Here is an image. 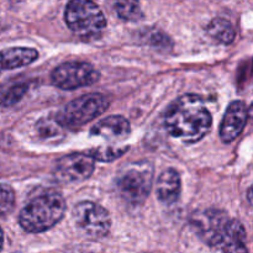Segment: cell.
<instances>
[{
  "label": "cell",
  "mask_w": 253,
  "mask_h": 253,
  "mask_svg": "<svg viewBox=\"0 0 253 253\" xmlns=\"http://www.w3.org/2000/svg\"><path fill=\"white\" fill-rule=\"evenodd\" d=\"M130 132V123L127 119L121 115H110L98 121L91 127L90 135L109 142H119L126 140Z\"/></svg>",
  "instance_id": "obj_11"
},
{
  "label": "cell",
  "mask_w": 253,
  "mask_h": 253,
  "mask_svg": "<svg viewBox=\"0 0 253 253\" xmlns=\"http://www.w3.org/2000/svg\"><path fill=\"white\" fill-rule=\"evenodd\" d=\"M100 73L93 64L82 61H69L59 64L52 71L51 82L63 90H74L82 86L93 85Z\"/></svg>",
  "instance_id": "obj_7"
},
{
  "label": "cell",
  "mask_w": 253,
  "mask_h": 253,
  "mask_svg": "<svg viewBox=\"0 0 253 253\" xmlns=\"http://www.w3.org/2000/svg\"><path fill=\"white\" fill-rule=\"evenodd\" d=\"M211 125V114L204 100L195 94H185L175 99L165 114V126L169 135L188 143L202 140Z\"/></svg>",
  "instance_id": "obj_1"
},
{
  "label": "cell",
  "mask_w": 253,
  "mask_h": 253,
  "mask_svg": "<svg viewBox=\"0 0 253 253\" xmlns=\"http://www.w3.org/2000/svg\"><path fill=\"white\" fill-rule=\"evenodd\" d=\"M27 91V85L26 84H17V85L11 86V88L7 89L6 91L2 93L1 96V105L4 106H10L16 104L22 96L25 95V93Z\"/></svg>",
  "instance_id": "obj_17"
},
{
  "label": "cell",
  "mask_w": 253,
  "mask_h": 253,
  "mask_svg": "<svg viewBox=\"0 0 253 253\" xmlns=\"http://www.w3.org/2000/svg\"><path fill=\"white\" fill-rule=\"evenodd\" d=\"M153 169L150 163H135L119 177L118 190L121 198L131 205L142 204L152 187Z\"/></svg>",
  "instance_id": "obj_6"
},
{
  "label": "cell",
  "mask_w": 253,
  "mask_h": 253,
  "mask_svg": "<svg viewBox=\"0 0 253 253\" xmlns=\"http://www.w3.org/2000/svg\"><path fill=\"white\" fill-rule=\"evenodd\" d=\"M62 126L57 123V120H41L37 123V131L40 136L43 138H52L59 135V130Z\"/></svg>",
  "instance_id": "obj_19"
},
{
  "label": "cell",
  "mask_w": 253,
  "mask_h": 253,
  "mask_svg": "<svg viewBox=\"0 0 253 253\" xmlns=\"http://www.w3.org/2000/svg\"><path fill=\"white\" fill-rule=\"evenodd\" d=\"M73 219L77 226L93 239H101L110 231V215L105 208L96 203H78L73 209Z\"/></svg>",
  "instance_id": "obj_8"
},
{
  "label": "cell",
  "mask_w": 253,
  "mask_h": 253,
  "mask_svg": "<svg viewBox=\"0 0 253 253\" xmlns=\"http://www.w3.org/2000/svg\"><path fill=\"white\" fill-rule=\"evenodd\" d=\"M249 114H250V116H251V118L253 119V104L251 105V108H250V111H249Z\"/></svg>",
  "instance_id": "obj_22"
},
{
  "label": "cell",
  "mask_w": 253,
  "mask_h": 253,
  "mask_svg": "<svg viewBox=\"0 0 253 253\" xmlns=\"http://www.w3.org/2000/svg\"><path fill=\"white\" fill-rule=\"evenodd\" d=\"M95 160L85 153H72L64 156L54 167L56 179L62 183H73L85 180L93 174Z\"/></svg>",
  "instance_id": "obj_9"
},
{
  "label": "cell",
  "mask_w": 253,
  "mask_h": 253,
  "mask_svg": "<svg viewBox=\"0 0 253 253\" xmlns=\"http://www.w3.org/2000/svg\"><path fill=\"white\" fill-rule=\"evenodd\" d=\"M15 204V193L10 185L2 183L1 184V203H0V208H1V216L5 217L10 211L12 210Z\"/></svg>",
  "instance_id": "obj_18"
},
{
  "label": "cell",
  "mask_w": 253,
  "mask_h": 253,
  "mask_svg": "<svg viewBox=\"0 0 253 253\" xmlns=\"http://www.w3.org/2000/svg\"><path fill=\"white\" fill-rule=\"evenodd\" d=\"M127 146L124 147H114V146H108V147H98L95 150H91L89 155L94 158L95 161H100V162H111V161L118 160L123 155H125L128 151Z\"/></svg>",
  "instance_id": "obj_16"
},
{
  "label": "cell",
  "mask_w": 253,
  "mask_h": 253,
  "mask_svg": "<svg viewBox=\"0 0 253 253\" xmlns=\"http://www.w3.org/2000/svg\"><path fill=\"white\" fill-rule=\"evenodd\" d=\"M207 32L212 40L222 44H230L236 37V31L229 20L224 17H215L207 26Z\"/></svg>",
  "instance_id": "obj_14"
},
{
  "label": "cell",
  "mask_w": 253,
  "mask_h": 253,
  "mask_svg": "<svg viewBox=\"0 0 253 253\" xmlns=\"http://www.w3.org/2000/svg\"><path fill=\"white\" fill-rule=\"evenodd\" d=\"M64 20L73 34L81 39L99 37L106 27V20L100 7L88 0H73L67 4Z\"/></svg>",
  "instance_id": "obj_4"
},
{
  "label": "cell",
  "mask_w": 253,
  "mask_h": 253,
  "mask_svg": "<svg viewBox=\"0 0 253 253\" xmlns=\"http://www.w3.org/2000/svg\"><path fill=\"white\" fill-rule=\"evenodd\" d=\"M66 212V202L59 193L47 192L30 200L19 215V224L30 234H40L58 224Z\"/></svg>",
  "instance_id": "obj_3"
},
{
  "label": "cell",
  "mask_w": 253,
  "mask_h": 253,
  "mask_svg": "<svg viewBox=\"0 0 253 253\" xmlns=\"http://www.w3.org/2000/svg\"><path fill=\"white\" fill-rule=\"evenodd\" d=\"M180 195V177L175 169H166L157 180V197L165 204H174Z\"/></svg>",
  "instance_id": "obj_12"
},
{
  "label": "cell",
  "mask_w": 253,
  "mask_h": 253,
  "mask_svg": "<svg viewBox=\"0 0 253 253\" xmlns=\"http://www.w3.org/2000/svg\"><path fill=\"white\" fill-rule=\"evenodd\" d=\"M39 57V52L29 47H10L1 51L2 71H12L20 67L29 66Z\"/></svg>",
  "instance_id": "obj_13"
},
{
  "label": "cell",
  "mask_w": 253,
  "mask_h": 253,
  "mask_svg": "<svg viewBox=\"0 0 253 253\" xmlns=\"http://www.w3.org/2000/svg\"><path fill=\"white\" fill-rule=\"evenodd\" d=\"M249 115L244 101L235 100L227 106L220 125V138L222 142L231 143L241 135L247 124Z\"/></svg>",
  "instance_id": "obj_10"
},
{
  "label": "cell",
  "mask_w": 253,
  "mask_h": 253,
  "mask_svg": "<svg viewBox=\"0 0 253 253\" xmlns=\"http://www.w3.org/2000/svg\"><path fill=\"white\" fill-rule=\"evenodd\" d=\"M108 96L99 93L82 95L69 101L56 116V120L62 127L77 128L94 120L109 108Z\"/></svg>",
  "instance_id": "obj_5"
},
{
  "label": "cell",
  "mask_w": 253,
  "mask_h": 253,
  "mask_svg": "<svg viewBox=\"0 0 253 253\" xmlns=\"http://www.w3.org/2000/svg\"><path fill=\"white\" fill-rule=\"evenodd\" d=\"M190 222L198 236L219 253L235 244L246 242L244 225L239 220L230 217L224 210L207 209L197 211Z\"/></svg>",
  "instance_id": "obj_2"
},
{
  "label": "cell",
  "mask_w": 253,
  "mask_h": 253,
  "mask_svg": "<svg viewBox=\"0 0 253 253\" xmlns=\"http://www.w3.org/2000/svg\"><path fill=\"white\" fill-rule=\"evenodd\" d=\"M247 200H249L250 204L253 207V185L251 188L249 189V192H247Z\"/></svg>",
  "instance_id": "obj_21"
},
{
  "label": "cell",
  "mask_w": 253,
  "mask_h": 253,
  "mask_svg": "<svg viewBox=\"0 0 253 253\" xmlns=\"http://www.w3.org/2000/svg\"><path fill=\"white\" fill-rule=\"evenodd\" d=\"M115 11L124 21H138L142 19L140 4L136 1H119L115 4Z\"/></svg>",
  "instance_id": "obj_15"
},
{
  "label": "cell",
  "mask_w": 253,
  "mask_h": 253,
  "mask_svg": "<svg viewBox=\"0 0 253 253\" xmlns=\"http://www.w3.org/2000/svg\"><path fill=\"white\" fill-rule=\"evenodd\" d=\"M147 40L148 43L155 47H158V48H168V43H170L169 37L166 36L161 31H152L150 32V35L147 32Z\"/></svg>",
  "instance_id": "obj_20"
}]
</instances>
